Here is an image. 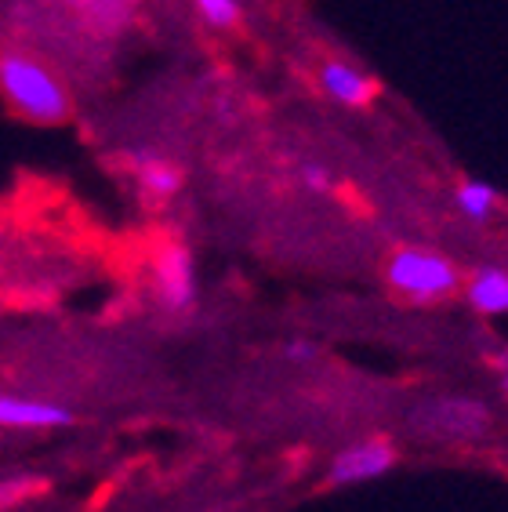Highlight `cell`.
<instances>
[{
	"instance_id": "1",
	"label": "cell",
	"mask_w": 508,
	"mask_h": 512,
	"mask_svg": "<svg viewBox=\"0 0 508 512\" xmlns=\"http://www.w3.org/2000/svg\"><path fill=\"white\" fill-rule=\"evenodd\" d=\"M0 88L22 117L59 124L69 117V91L44 62L22 51H0Z\"/></svg>"
},
{
	"instance_id": "2",
	"label": "cell",
	"mask_w": 508,
	"mask_h": 512,
	"mask_svg": "<svg viewBox=\"0 0 508 512\" xmlns=\"http://www.w3.org/2000/svg\"><path fill=\"white\" fill-rule=\"evenodd\" d=\"M385 280L396 295L411 298V302H440V298L454 295L461 284L458 266L425 247H400L385 266Z\"/></svg>"
},
{
	"instance_id": "3",
	"label": "cell",
	"mask_w": 508,
	"mask_h": 512,
	"mask_svg": "<svg viewBox=\"0 0 508 512\" xmlns=\"http://www.w3.org/2000/svg\"><path fill=\"white\" fill-rule=\"evenodd\" d=\"M153 284H157L160 306L171 313H189L196 306V262L186 244H167L160 247L157 262H153Z\"/></svg>"
},
{
	"instance_id": "4",
	"label": "cell",
	"mask_w": 508,
	"mask_h": 512,
	"mask_svg": "<svg viewBox=\"0 0 508 512\" xmlns=\"http://www.w3.org/2000/svg\"><path fill=\"white\" fill-rule=\"evenodd\" d=\"M396 465V447L389 440H360V444H349L345 451L334 454L331 469H327V480L334 487H349V483H363V480H378Z\"/></svg>"
},
{
	"instance_id": "5",
	"label": "cell",
	"mask_w": 508,
	"mask_h": 512,
	"mask_svg": "<svg viewBox=\"0 0 508 512\" xmlns=\"http://www.w3.org/2000/svg\"><path fill=\"white\" fill-rule=\"evenodd\" d=\"M73 422V414L62 404L37 400V396L0 393V429H62Z\"/></svg>"
},
{
	"instance_id": "6",
	"label": "cell",
	"mask_w": 508,
	"mask_h": 512,
	"mask_svg": "<svg viewBox=\"0 0 508 512\" xmlns=\"http://www.w3.org/2000/svg\"><path fill=\"white\" fill-rule=\"evenodd\" d=\"M320 88L331 102L349 106V109L371 106L374 95H378V84H374L367 73H360L356 66H349V62H323Z\"/></svg>"
},
{
	"instance_id": "7",
	"label": "cell",
	"mask_w": 508,
	"mask_h": 512,
	"mask_svg": "<svg viewBox=\"0 0 508 512\" xmlns=\"http://www.w3.org/2000/svg\"><path fill=\"white\" fill-rule=\"evenodd\" d=\"M465 295H469V306L476 313H487V316L508 313V273L494 266L476 269L472 280L465 284Z\"/></svg>"
},
{
	"instance_id": "8",
	"label": "cell",
	"mask_w": 508,
	"mask_h": 512,
	"mask_svg": "<svg viewBox=\"0 0 508 512\" xmlns=\"http://www.w3.org/2000/svg\"><path fill=\"white\" fill-rule=\"evenodd\" d=\"M135 175L142 182L149 197H175L178 186H182V175L171 160L157 157V153H138L135 157Z\"/></svg>"
},
{
	"instance_id": "9",
	"label": "cell",
	"mask_w": 508,
	"mask_h": 512,
	"mask_svg": "<svg viewBox=\"0 0 508 512\" xmlns=\"http://www.w3.org/2000/svg\"><path fill=\"white\" fill-rule=\"evenodd\" d=\"M454 200H458L461 215L472 218V222L490 218L494 215V207H498V193H494V186L479 182V178H465V182L458 186V193H454Z\"/></svg>"
},
{
	"instance_id": "10",
	"label": "cell",
	"mask_w": 508,
	"mask_h": 512,
	"mask_svg": "<svg viewBox=\"0 0 508 512\" xmlns=\"http://www.w3.org/2000/svg\"><path fill=\"white\" fill-rule=\"evenodd\" d=\"M193 8L211 30H229L240 22V0H193Z\"/></svg>"
},
{
	"instance_id": "11",
	"label": "cell",
	"mask_w": 508,
	"mask_h": 512,
	"mask_svg": "<svg viewBox=\"0 0 508 512\" xmlns=\"http://www.w3.org/2000/svg\"><path fill=\"white\" fill-rule=\"evenodd\" d=\"M302 182L309 189H316V193H323V189H331V175L320 168V164H305L302 168Z\"/></svg>"
},
{
	"instance_id": "12",
	"label": "cell",
	"mask_w": 508,
	"mask_h": 512,
	"mask_svg": "<svg viewBox=\"0 0 508 512\" xmlns=\"http://www.w3.org/2000/svg\"><path fill=\"white\" fill-rule=\"evenodd\" d=\"M284 356H287V360H294V364H309V360L316 356V345L302 342V338H294V342H287Z\"/></svg>"
}]
</instances>
